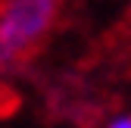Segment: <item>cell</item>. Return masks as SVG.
<instances>
[{
    "label": "cell",
    "instance_id": "6da1fadb",
    "mask_svg": "<svg viewBox=\"0 0 131 128\" xmlns=\"http://www.w3.org/2000/svg\"><path fill=\"white\" fill-rule=\"evenodd\" d=\"M66 0H6L0 9V72L19 69L41 53Z\"/></svg>",
    "mask_w": 131,
    "mask_h": 128
},
{
    "label": "cell",
    "instance_id": "7a4b0ae2",
    "mask_svg": "<svg viewBox=\"0 0 131 128\" xmlns=\"http://www.w3.org/2000/svg\"><path fill=\"white\" fill-rule=\"evenodd\" d=\"M16 109H19V94H16L9 84H3V81H0V119L13 116Z\"/></svg>",
    "mask_w": 131,
    "mask_h": 128
},
{
    "label": "cell",
    "instance_id": "3957f363",
    "mask_svg": "<svg viewBox=\"0 0 131 128\" xmlns=\"http://www.w3.org/2000/svg\"><path fill=\"white\" fill-rule=\"evenodd\" d=\"M109 128H131V113H125V116H119V119H112Z\"/></svg>",
    "mask_w": 131,
    "mask_h": 128
},
{
    "label": "cell",
    "instance_id": "277c9868",
    "mask_svg": "<svg viewBox=\"0 0 131 128\" xmlns=\"http://www.w3.org/2000/svg\"><path fill=\"white\" fill-rule=\"evenodd\" d=\"M3 6H6V0H0V9H3Z\"/></svg>",
    "mask_w": 131,
    "mask_h": 128
}]
</instances>
